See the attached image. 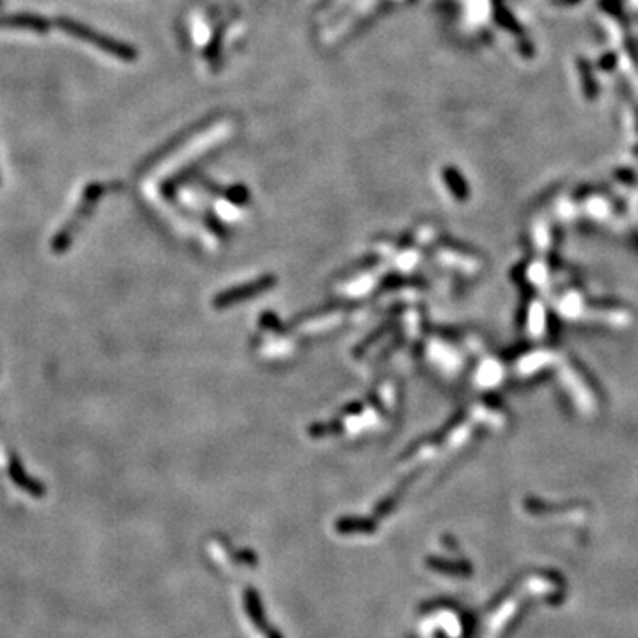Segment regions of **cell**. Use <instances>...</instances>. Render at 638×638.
I'll return each mask as SVG.
<instances>
[{
	"mask_svg": "<svg viewBox=\"0 0 638 638\" xmlns=\"http://www.w3.org/2000/svg\"><path fill=\"white\" fill-rule=\"evenodd\" d=\"M57 25L59 29L64 30L69 36H75L79 37V40H83L86 43L94 45V47H98L100 50L107 52V54L114 55V57L121 59V61H135L137 59V52L133 50L129 45L121 43V41L112 40V37L105 36V34L96 33V30L83 25V23H79L75 22V20L69 18H59Z\"/></svg>",
	"mask_w": 638,
	"mask_h": 638,
	"instance_id": "obj_1",
	"label": "cell"
},
{
	"mask_svg": "<svg viewBox=\"0 0 638 638\" xmlns=\"http://www.w3.org/2000/svg\"><path fill=\"white\" fill-rule=\"evenodd\" d=\"M0 27H8V29L34 30V33L43 34V33H48V29H50V23H48L43 16L20 13V15H2L0 16Z\"/></svg>",
	"mask_w": 638,
	"mask_h": 638,
	"instance_id": "obj_2",
	"label": "cell"
}]
</instances>
